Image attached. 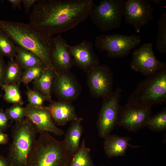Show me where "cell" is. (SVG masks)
Returning <instances> with one entry per match:
<instances>
[{
    "mask_svg": "<svg viewBox=\"0 0 166 166\" xmlns=\"http://www.w3.org/2000/svg\"><path fill=\"white\" fill-rule=\"evenodd\" d=\"M94 5L92 0H38L30 14L29 23L52 37L85 20Z\"/></svg>",
    "mask_w": 166,
    "mask_h": 166,
    "instance_id": "1",
    "label": "cell"
},
{
    "mask_svg": "<svg viewBox=\"0 0 166 166\" xmlns=\"http://www.w3.org/2000/svg\"><path fill=\"white\" fill-rule=\"evenodd\" d=\"M0 30L17 45L36 55L46 67L54 69L52 58L55 47L53 37L29 23L1 20Z\"/></svg>",
    "mask_w": 166,
    "mask_h": 166,
    "instance_id": "2",
    "label": "cell"
},
{
    "mask_svg": "<svg viewBox=\"0 0 166 166\" xmlns=\"http://www.w3.org/2000/svg\"><path fill=\"white\" fill-rule=\"evenodd\" d=\"M28 154L26 166H69L73 154L63 141H59L49 133H39Z\"/></svg>",
    "mask_w": 166,
    "mask_h": 166,
    "instance_id": "3",
    "label": "cell"
},
{
    "mask_svg": "<svg viewBox=\"0 0 166 166\" xmlns=\"http://www.w3.org/2000/svg\"><path fill=\"white\" fill-rule=\"evenodd\" d=\"M166 102V68L141 81L124 106L148 107Z\"/></svg>",
    "mask_w": 166,
    "mask_h": 166,
    "instance_id": "4",
    "label": "cell"
},
{
    "mask_svg": "<svg viewBox=\"0 0 166 166\" xmlns=\"http://www.w3.org/2000/svg\"><path fill=\"white\" fill-rule=\"evenodd\" d=\"M37 133L35 126L27 118L16 122L12 128V142L6 157L9 166H26Z\"/></svg>",
    "mask_w": 166,
    "mask_h": 166,
    "instance_id": "5",
    "label": "cell"
},
{
    "mask_svg": "<svg viewBox=\"0 0 166 166\" xmlns=\"http://www.w3.org/2000/svg\"><path fill=\"white\" fill-rule=\"evenodd\" d=\"M124 0H103L94 5L90 16L94 24L103 32L120 27L124 16Z\"/></svg>",
    "mask_w": 166,
    "mask_h": 166,
    "instance_id": "6",
    "label": "cell"
},
{
    "mask_svg": "<svg viewBox=\"0 0 166 166\" xmlns=\"http://www.w3.org/2000/svg\"><path fill=\"white\" fill-rule=\"evenodd\" d=\"M141 42L140 37L135 34H114L97 36L95 45L98 51H106L108 57L114 58L128 55Z\"/></svg>",
    "mask_w": 166,
    "mask_h": 166,
    "instance_id": "7",
    "label": "cell"
},
{
    "mask_svg": "<svg viewBox=\"0 0 166 166\" xmlns=\"http://www.w3.org/2000/svg\"><path fill=\"white\" fill-rule=\"evenodd\" d=\"M122 89L118 87L103 98V104L97 119L98 135L104 139L111 134L117 124L122 107L119 104Z\"/></svg>",
    "mask_w": 166,
    "mask_h": 166,
    "instance_id": "8",
    "label": "cell"
},
{
    "mask_svg": "<svg viewBox=\"0 0 166 166\" xmlns=\"http://www.w3.org/2000/svg\"><path fill=\"white\" fill-rule=\"evenodd\" d=\"M152 45L151 42L144 43L135 50L132 54L130 68L146 77L154 75L166 68L165 62H161L155 57Z\"/></svg>",
    "mask_w": 166,
    "mask_h": 166,
    "instance_id": "9",
    "label": "cell"
},
{
    "mask_svg": "<svg viewBox=\"0 0 166 166\" xmlns=\"http://www.w3.org/2000/svg\"><path fill=\"white\" fill-rule=\"evenodd\" d=\"M153 8L148 0L125 1L124 9V20L134 27L137 33L149 21H152Z\"/></svg>",
    "mask_w": 166,
    "mask_h": 166,
    "instance_id": "10",
    "label": "cell"
},
{
    "mask_svg": "<svg viewBox=\"0 0 166 166\" xmlns=\"http://www.w3.org/2000/svg\"><path fill=\"white\" fill-rule=\"evenodd\" d=\"M87 73L88 85L94 96L104 98L113 91V75L109 66L99 64Z\"/></svg>",
    "mask_w": 166,
    "mask_h": 166,
    "instance_id": "11",
    "label": "cell"
},
{
    "mask_svg": "<svg viewBox=\"0 0 166 166\" xmlns=\"http://www.w3.org/2000/svg\"><path fill=\"white\" fill-rule=\"evenodd\" d=\"M151 106H123L117 124L128 131L136 132L146 126L151 116Z\"/></svg>",
    "mask_w": 166,
    "mask_h": 166,
    "instance_id": "12",
    "label": "cell"
},
{
    "mask_svg": "<svg viewBox=\"0 0 166 166\" xmlns=\"http://www.w3.org/2000/svg\"><path fill=\"white\" fill-rule=\"evenodd\" d=\"M25 108V117L35 126L38 133L46 132L61 136L64 130L54 123L49 107H35L27 105Z\"/></svg>",
    "mask_w": 166,
    "mask_h": 166,
    "instance_id": "13",
    "label": "cell"
},
{
    "mask_svg": "<svg viewBox=\"0 0 166 166\" xmlns=\"http://www.w3.org/2000/svg\"><path fill=\"white\" fill-rule=\"evenodd\" d=\"M67 47L73 59L74 64L87 72L99 64V59L94 51L93 45L91 42L83 40L79 44Z\"/></svg>",
    "mask_w": 166,
    "mask_h": 166,
    "instance_id": "14",
    "label": "cell"
},
{
    "mask_svg": "<svg viewBox=\"0 0 166 166\" xmlns=\"http://www.w3.org/2000/svg\"><path fill=\"white\" fill-rule=\"evenodd\" d=\"M54 49L52 54L54 68L57 73L68 71L74 64L67 47L66 41L58 34L53 37Z\"/></svg>",
    "mask_w": 166,
    "mask_h": 166,
    "instance_id": "15",
    "label": "cell"
},
{
    "mask_svg": "<svg viewBox=\"0 0 166 166\" xmlns=\"http://www.w3.org/2000/svg\"><path fill=\"white\" fill-rule=\"evenodd\" d=\"M68 71L57 73L53 85L55 93L61 101L70 102L77 97L78 86Z\"/></svg>",
    "mask_w": 166,
    "mask_h": 166,
    "instance_id": "16",
    "label": "cell"
},
{
    "mask_svg": "<svg viewBox=\"0 0 166 166\" xmlns=\"http://www.w3.org/2000/svg\"><path fill=\"white\" fill-rule=\"evenodd\" d=\"M49 107L53 120L56 125H64L78 118L74 107L70 102H53Z\"/></svg>",
    "mask_w": 166,
    "mask_h": 166,
    "instance_id": "17",
    "label": "cell"
},
{
    "mask_svg": "<svg viewBox=\"0 0 166 166\" xmlns=\"http://www.w3.org/2000/svg\"><path fill=\"white\" fill-rule=\"evenodd\" d=\"M104 139V149L109 158L124 156L128 146L132 148L138 147L129 144V142L131 139L128 137L110 134Z\"/></svg>",
    "mask_w": 166,
    "mask_h": 166,
    "instance_id": "18",
    "label": "cell"
},
{
    "mask_svg": "<svg viewBox=\"0 0 166 166\" xmlns=\"http://www.w3.org/2000/svg\"><path fill=\"white\" fill-rule=\"evenodd\" d=\"M82 118H78L73 121L69 127L63 140L67 149L73 154L78 150L83 129Z\"/></svg>",
    "mask_w": 166,
    "mask_h": 166,
    "instance_id": "19",
    "label": "cell"
},
{
    "mask_svg": "<svg viewBox=\"0 0 166 166\" xmlns=\"http://www.w3.org/2000/svg\"><path fill=\"white\" fill-rule=\"evenodd\" d=\"M57 72L54 69L46 67L42 74L34 81L35 90L51 100V90Z\"/></svg>",
    "mask_w": 166,
    "mask_h": 166,
    "instance_id": "20",
    "label": "cell"
},
{
    "mask_svg": "<svg viewBox=\"0 0 166 166\" xmlns=\"http://www.w3.org/2000/svg\"><path fill=\"white\" fill-rule=\"evenodd\" d=\"M16 60L22 70L44 64L35 54L19 46H16Z\"/></svg>",
    "mask_w": 166,
    "mask_h": 166,
    "instance_id": "21",
    "label": "cell"
},
{
    "mask_svg": "<svg viewBox=\"0 0 166 166\" xmlns=\"http://www.w3.org/2000/svg\"><path fill=\"white\" fill-rule=\"evenodd\" d=\"M90 151L86 146L83 139L78 150L73 155L69 166H95L90 155Z\"/></svg>",
    "mask_w": 166,
    "mask_h": 166,
    "instance_id": "22",
    "label": "cell"
},
{
    "mask_svg": "<svg viewBox=\"0 0 166 166\" xmlns=\"http://www.w3.org/2000/svg\"><path fill=\"white\" fill-rule=\"evenodd\" d=\"M22 70L16 60L10 59L6 66L3 85L18 83L23 72Z\"/></svg>",
    "mask_w": 166,
    "mask_h": 166,
    "instance_id": "23",
    "label": "cell"
},
{
    "mask_svg": "<svg viewBox=\"0 0 166 166\" xmlns=\"http://www.w3.org/2000/svg\"><path fill=\"white\" fill-rule=\"evenodd\" d=\"M19 85L18 83L2 85L1 87L5 93L4 99L6 102L21 105L23 104Z\"/></svg>",
    "mask_w": 166,
    "mask_h": 166,
    "instance_id": "24",
    "label": "cell"
},
{
    "mask_svg": "<svg viewBox=\"0 0 166 166\" xmlns=\"http://www.w3.org/2000/svg\"><path fill=\"white\" fill-rule=\"evenodd\" d=\"M158 27L156 41L157 50L166 53V12L162 14L158 21Z\"/></svg>",
    "mask_w": 166,
    "mask_h": 166,
    "instance_id": "25",
    "label": "cell"
},
{
    "mask_svg": "<svg viewBox=\"0 0 166 166\" xmlns=\"http://www.w3.org/2000/svg\"><path fill=\"white\" fill-rule=\"evenodd\" d=\"M16 46L11 39L0 30V54L10 59H14L16 55Z\"/></svg>",
    "mask_w": 166,
    "mask_h": 166,
    "instance_id": "26",
    "label": "cell"
},
{
    "mask_svg": "<svg viewBox=\"0 0 166 166\" xmlns=\"http://www.w3.org/2000/svg\"><path fill=\"white\" fill-rule=\"evenodd\" d=\"M149 129L156 132H161L166 129V109L164 108L149 118L146 125Z\"/></svg>",
    "mask_w": 166,
    "mask_h": 166,
    "instance_id": "27",
    "label": "cell"
},
{
    "mask_svg": "<svg viewBox=\"0 0 166 166\" xmlns=\"http://www.w3.org/2000/svg\"><path fill=\"white\" fill-rule=\"evenodd\" d=\"M46 67L44 64H42L24 70L18 83L20 84L22 83L27 85L39 77Z\"/></svg>",
    "mask_w": 166,
    "mask_h": 166,
    "instance_id": "28",
    "label": "cell"
},
{
    "mask_svg": "<svg viewBox=\"0 0 166 166\" xmlns=\"http://www.w3.org/2000/svg\"><path fill=\"white\" fill-rule=\"evenodd\" d=\"M26 94L29 103L28 105L32 106H42L45 101L48 100L45 96L35 90L28 88Z\"/></svg>",
    "mask_w": 166,
    "mask_h": 166,
    "instance_id": "29",
    "label": "cell"
},
{
    "mask_svg": "<svg viewBox=\"0 0 166 166\" xmlns=\"http://www.w3.org/2000/svg\"><path fill=\"white\" fill-rule=\"evenodd\" d=\"M5 112L9 120L16 122L22 120L25 117V108L20 105L14 104L6 109Z\"/></svg>",
    "mask_w": 166,
    "mask_h": 166,
    "instance_id": "30",
    "label": "cell"
},
{
    "mask_svg": "<svg viewBox=\"0 0 166 166\" xmlns=\"http://www.w3.org/2000/svg\"><path fill=\"white\" fill-rule=\"evenodd\" d=\"M9 120L5 111L2 109H0V132L6 131L8 127Z\"/></svg>",
    "mask_w": 166,
    "mask_h": 166,
    "instance_id": "31",
    "label": "cell"
},
{
    "mask_svg": "<svg viewBox=\"0 0 166 166\" xmlns=\"http://www.w3.org/2000/svg\"><path fill=\"white\" fill-rule=\"evenodd\" d=\"M6 66L3 56L0 54V88L3 84Z\"/></svg>",
    "mask_w": 166,
    "mask_h": 166,
    "instance_id": "32",
    "label": "cell"
},
{
    "mask_svg": "<svg viewBox=\"0 0 166 166\" xmlns=\"http://www.w3.org/2000/svg\"><path fill=\"white\" fill-rule=\"evenodd\" d=\"M38 1V0H23L22 3L26 14Z\"/></svg>",
    "mask_w": 166,
    "mask_h": 166,
    "instance_id": "33",
    "label": "cell"
},
{
    "mask_svg": "<svg viewBox=\"0 0 166 166\" xmlns=\"http://www.w3.org/2000/svg\"><path fill=\"white\" fill-rule=\"evenodd\" d=\"M8 1L11 4L13 10L17 8L21 9V5L23 0H8Z\"/></svg>",
    "mask_w": 166,
    "mask_h": 166,
    "instance_id": "34",
    "label": "cell"
},
{
    "mask_svg": "<svg viewBox=\"0 0 166 166\" xmlns=\"http://www.w3.org/2000/svg\"><path fill=\"white\" fill-rule=\"evenodd\" d=\"M8 135L3 132H0V145L6 144L8 143Z\"/></svg>",
    "mask_w": 166,
    "mask_h": 166,
    "instance_id": "35",
    "label": "cell"
},
{
    "mask_svg": "<svg viewBox=\"0 0 166 166\" xmlns=\"http://www.w3.org/2000/svg\"><path fill=\"white\" fill-rule=\"evenodd\" d=\"M0 166H9L6 157L0 155Z\"/></svg>",
    "mask_w": 166,
    "mask_h": 166,
    "instance_id": "36",
    "label": "cell"
},
{
    "mask_svg": "<svg viewBox=\"0 0 166 166\" xmlns=\"http://www.w3.org/2000/svg\"><path fill=\"white\" fill-rule=\"evenodd\" d=\"M148 1L151 3H153L154 4L158 5L164 1V0H148Z\"/></svg>",
    "mask_w": 166,
    "mask_h": 166,
    "instance_id": "37",
    "label": "cell"
},
{
    "mask_svg": "<svg viewBox=\"0 0 166 166\" xmlns=\"http://www.w3.org/2000/svg\"><path fill=\"white\" fill-rule=\"evenodd\" d=\"M2 94H0V98L2 97Z\"/></svg>",
    "mask_w": 166,
    "mask_h": 166,
    "instance_id": "38",
    "label": "cell"
},
{
    "mask_svg": "<svg viewBox=\"0 0 166 166\" xmlns=\"http://www.w3.org/2000/svg\"><path fill=\"white\" fill-rule=\"evenodd\" d=\"M102 166H106V165H102Z\"/></svg>",
    "mask_w": 166,
    "mask_h": 166,
    "instance_id": "39",
    "label": "cell"
}]
</instances>
